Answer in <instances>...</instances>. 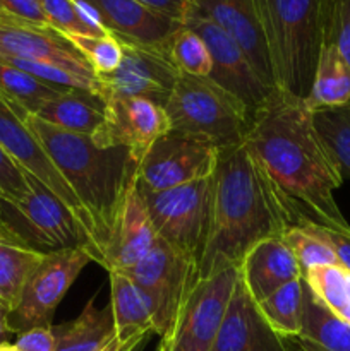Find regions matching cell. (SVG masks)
Wrapping results in <instances>:
<instances>
[{"label": "cell", "instance_id": "7402d4cb", "mask_svg": "<svg viewBox=\"0 0 350 351\" xmlns=\"http://www.w3.org/2000/svg\"><path fill=\"white\" fill-rule=\"evenodd\" d=\"M106 99L98 93L84 89H64L45 103L38 119L62 130L93 137L105 122Z\"/></svg>", "mask_w": 350, "mask_h": 351}, {"label": "cell", "instance_id": "484cf974", "mask_svg": "<svg viewBox=\"0 0 350 351\" xmlns=\"http://www.w3.org/2000/svg\"><path fill=\"white\" fill-rule=\"evenodd\" d=\"M297 338L323 351H350V324L326 308L304 283V314Z\"/></svg>", "mask_w": 350, "mask_h": 351}, {"label": "cell", "instance_id": "3957f363", "mask_svg": "<svg viewBox=\"0 0 350 351\" xmlns=\"http://www.w3.org/2000/svg\"><path fill=\"white\" fill-rule=\"evenodd\" d=\"M91 223V242L96 263L115 233L124 204L137 182V163L124 147H100L89 136L67 132L36 115L24 119Z\"/></svg>", "mask_w": 350, "mask_h": 351}, {"label": "cell", "instance_id": "ba28073f", "mask_svg": "<svg viewBox=\"0 0 350 351\" xmlns=\"http://www.w3.org/2000/svg\"><path fill=\"white\" fill-rule=\"evenodd\" d=\"M91 263H96V257L88 245L48 252L27 280L19 304L7 315L9 331L21 335L50 328L62 298Z\"/></svg>", "mask_w": 350, "mask_h": 351}, {"label": "cell", "instance_id": "836d02e7", "mask_svg": "<svg viewBox=\"0 0 350 351\" xmlns=\"http://www.w3.org/2000/svg\"><path fill=\"white\" fill-rule=\"evenodd\" d=\"M67 36V34H65ZM93 69L96 77L112 74L122 62V43L113 34L105 36H67Z\"/></svg>", "mask_w": 350, "mask_h": 351}, {"label": "cell", "instance_id": "7bdbcfd3", "mask_svg": "<svg viewBox=\"0 0 350 351\" xmlns=\"http://www.w3.org/2000/svg\"><path fill=\"white\" fill-rule=\"evenodd\" d=\"M7 315H9V311L0 304V343L5 341L7 335H10L9 324H7Z\"/></svg>", "mask_w": 350, "mask_h": 351}, {"label": "cell", "instance_id": "60d3db41", "mask_svg": "<svg viewBox=\"0 0 350 351\" xmlns=\"http://www.w3.org/2000/svg\"><path fill=\"white\" fill-rule=\"evenodd\" d=\"M312 226L329 243L333 252L336 254V259H338L340 266L350 273V230L349 232H340V230L316 225V223H312Z\"/></svg>", "mask_w": 350, "mask_h": 351}, {"label": "cell", "instance_id": "9c48e42d", "mask_svg": "<svg viewBox=\"0 0 350 351\" xmlns=\"http://www.w3.org/2000/svg\"><path fill=\"white\" fill-rule=\"evenodd\" d=\"M237 281L235 266L199 280L158 351H213Z\"/></svg>", "mask_w": 350, "mask_h": 351}, {"label": "cell", "instance_id": "8992f818", "mask_svg": "<svg viewBox=\"0 0 350 351\" xmlns=\"http://www.w3.org/2000/svg\"><path fill=\"white\" fill-rule=\"evenodd\" d=\"M0 219L19 242L43 254L82 245L93 249L78 216L30 173L24 197L14 201L0 195Z\"/></svg>", "mask_w": 350, "mask_h": 351}, {"label": "cell", "instance_id": "74e56055", "mask_svg": "<svg viewBox=\"0 0 350 351\" xmlns=\"http://www.w3.org/2000/svg\"><path fill=\"white\" fill-rule=\"evenodd\" d=\"M0 16L12 17L36 26H50L41 9L40 0H0Z\"/></svg>", "mask_w": 350, "mask_h": 351}, {"label": "cell", "instance_id": "ab89813d", "mask_svg": "<svg viewBox=\"0 0 350 351\" xmlns=\"http://www.w3.org/2000/svg\"><path fill=\"white\" fill-rule=\"evenodd\" d=\"M14 346L17 351H55L57 350V336L54 332V326L34 328L21 332Z\"/></svg>", "mask_w": 350, "mask_h": 351}, {"label": "cell", "instance_id": "4fadbf2b", "mask_svg": "<svg viewBox=\"0 0 350 351\" xmlns=\"http://www.w3.org/2000/svg\"><path fill=\"white\" fill-rule=\"evenodd\" d=\"M120 40V38H119ZM124 57L112 74L100 75V95L110 98H148L165 108L178 72L158 47L120 40Z\"/></svg>", "mask_w": 350, "mask_h": 351}, {"label": "cell", "instance_id": "603a6c76", "mask_svg": "<svg viewBox=\"0 0 350 351\" xmlns=\"http://www.w3.org/2000/svg\"><path fill=\"white\" fill-rule=\"evenodd\" d=\"M108 276L117 338L127 343L137 336L154 332L153 307L139 285L124 271H108Z\"/></svg>", "mask_w": 350, "mask_h": 351}, {"label": "cell", "instance_id": "30bf717a", "mask_svg": "<svg viewBox=\"0 0 350 351\" xmlns=\"http://www.w3.org/2000/svg\"><path fill=\"white\" fill-rule=\"evenodd\" d=\"M124 273L129 274L150 298L154 332L165 338L199 281L198 266L158 239L153 250Z\"/></svg>", "mask_w": 350, "mask_h": 351}, {"label": "cell", "instance_id": "4316f807", "mask_svg": "<svg viewBox=\"0 0 350 351\" xmlns=\"http://www.w3.org/2000/svg\"><path fill=\"white\" fill-rule=\"evenodd\" d=\"M45 256L16 240L0 239V304L9 312L19 304L27 280Z\"/></svg>", "mask_w": 350, "mask_h": 351}, {"label": "cell", "instance_id": "b9f144b4", "mask_svg": "<svg viewBox=\"0 0 350 351\" xmlns=\"http://www.w3.org/2000/svg\"><path fill=\"white\" fill-rule=\"evenodd\" d=\"M150 335H151V332H148V335L137 336V338L130 339V341L127 343L126 350H124V351H143L144 346H146L148 339H150Z\"/></svg>", "mask_w": 350, "mask_h": 351}, {"label": "cell", "instance_id": "cb8c5ba5", "mask_svg": "<svg viewBox=\"0 0 350 351\" xmlns=\"http://www.w3.org/2000/svg\"><path fill=\"white\" fill-rule=\"evenodd\" d=\"M54 332L57 336L55 351H102L115 338L112 307L108 304L96 308L91 298L74 321L54 326Z\"/></svg>", "mask_w": 350, "mask_h": 351}, {"label": "cell", "instance_id": "2e32d148", "mask_svg": "<svg viewBox=\"0 0 350 351\" xmlns=\"http://www.w3.org/2000/svg\"><path fill=\"white\" fill-rule=\"evenodd\" d=\"M0 57L48 62L96 77L81 51L64 33L7 16H0Z\"/></svg>", "mask_w": 350, "mask_h": 351}, {"label": "cell", "instance_id": "7a4b0ae2", "mask_svg": "<svg viewBox=\"0 0 350 351\" xmlns=\"http://www.w3.org/2000/svg\"><path fill=\"white\" fill-rule=\"evenodd\" d=\"M213 215L198 278L239 267L256 243L283 237L294 225L266 173L244 144L220 149Z\"/></svg>", "mask_w": 350, "mask_h": 351}, {"label": "cell", "instance_id": "bcb514c9", "mask_svg": "<svg viewBox=\"0 0 350 351\" xmlns=\"http://www.w3.org/2000/svg\"><path fill=\"white\" fill-rule=\"evenodd\" d=\"M0 351H17V350H16V346H14V345L3 341V343H0Z\"/></svg>", "mask_w": 350, "mask_h": 351}, {"label": "cell", "instance_id": "83f0119b", "mask_svg": "<svg viewBox=\"0 0 350 351\" xmlns=\"http://www.w3.org/2000/svg\"><path fill=\"white\" fill-rule=\"evenodd\" d=\"M64 89L71 88L47 84L0 57V96L12 105L23 119L27 115H36L45 103Z\"/></svg>", "mask_w": 350, "mask_h": 351}, {"label": "cell", "instance_id": "d6a6232c", "mask_svg": "<svg viewBox=\"0 0 350 351\" xmlns=\"http://www.w3.org/2000/svg\"><path fill=\"white\" fill-rule=\"evenodd\" d=\"M281 239L292 250L302 269V276L307 269L316 266H340L336 254L329 243L314 230L312 223L292 225Z\"/></svg>", "mask_w": 350, "mask_h": 351}, {"label": "cell", "instance_id": "f546056e", "mask_svg": "<svg viewBox=\"0 0 350 351\" xmlns=\"http://www.w3.org/2000/svg\"><path fill=\"white\" fill-rule=\"evenodd\" d=\"M167 60L177 69L178 74L208 77L211 74V57L208 47L198 33L182 24L174 34L158 45Z\"/></svg>", "mask_w": 350, "mask_h": 351}, {"label": "cell", "instance_id": "44dd1931", "mask_svg": "<svg viewBox=\"0 0 350 351\" xmlns=\"http://www.w3.org/2000/svg\"><path fill=\"white\" fill-rule=\"evenodd\" d=\"M156 242L158 235L144 208L136 182L127 195L115 233L103 254L102 267H105L106 273L129 269L148 256Z\"/></svg>", "mask_w": 350, "mask_h": 351}, {"label": "cell", "instance_id": "e0dca14e", "mask_svg": "<svg viewBox=\"0 0 350 351\" xmlns=\"http://www.w3.org/2000/svg\"><path fill=\"white\" fill-rule=\"evenodd\" d=\"M199 10L218 24L246 53L254 71L277 89L266 36L254 0H196Z\"/></svg>", "mask_w": 350, "mask_h": 351}, {"label": "cell", "instance_id": "f6af8a7d", "mask_svg": "<svg viewBox=\"0 0 350 351\" xmlns=\"http://www.w3.org/2000/svg\"><path fill=\"white\" fill-rule=\"evenodd\" d=\"M0 239H9V240H16V242H19V240H17L16 237H14L12 233L9 232V230H7V226L3 225L2 219H0ZM21 243H23V242H21Z\"/></svg>", "mask_w": 350, "mask_h": 351}, {"label": "cell", "instance_id": "5bb4252c", "mask_svg": "<svg viewBox=\"0 0 350 351\" xmlns=\"http://www.w3.org/2000/svg\"><path fill=\"white\" fill-rule=\"evenodd\" d=\"M170 132L161 105L148 98H110L103 125L91 137L100 147H124L137 163L160 137Z\"/></svg>", "mask_w": 350, "mask_h": 351}, {"label": "cell", "instance_id": "d590c367", "mask_svg": "<svg viewBox=\"0 0 350 351\" xmlns=\"http://www.w3.org/2000/svg\"><path fill=\"white\" fill-rule=\"evenodd\" d=\"M325 43L335 45L350 65V0H326Z\"/></svg>", "mask_w": 350, "mask_h": 351}, {"label": "cell", "instance_id": "ac0fdd59", "mask_svg": "<svg viewBox=\"0 0 350 351\" xmlns=\"http://www.w3.org/2000/svg\"><path fill=\"white\" fill-rule=\"evenodd\" d=\"M213 351H295V348L264 321L257 304L249 297L239 278Z\"/></svg>", "mask_w": 350, "mask_h": 351}, {"label": "cell", "instance_id": "f35d334b", "mask_svg": "<svg viewBox=\"0 0 350 351\" xmlns=\"http://www.w3.org/2000/svg\"><path fill=\"white\" fill-rule=\"evenodd\" d=\"M137 2L180 24L187 23L189 17L198 10L196 0H137Z\"/></svg>", "mask_w": 350, "mask_h": 351}, {"label": "cell", "instance_id": "e575fe53", "mask_svg": "<svg viewBox=\"0 0 350 351\" xmlns=\"http://www.w3.org/2000/svg\"><path fill=\"white\" fill-rule=\"evenodd\" d=\"M48 24L67 36H100L79 16L74 0H40Z\"/></svg>", "mask_w": 350, "mask_h": 351}, {"label": "cell", "instance_id": "9a60e30c", "mask_svg": "<svg viewBox=\"0 0 350 351\" xmlns=\"http://www.w3.org/2000/svg\"><path fill=\"white\" fill-rule=\"evenodd\" d=\"M0 146L24 171L38 178L45 187L50 189L78 216V219L88 232L89 240H91V223H89L88 215L82 209L81 202L78 201L65 178L57 170V167L50 160L36 136L31 132L23 117L2 96H0Z\"/></svg>", "mask_w": 350, "mask_h": 351}, {"label": "cell", "instance_id": "f1b7e54d", "mask_svg": "<svg viewBox=\"0 0 350 351\" xmlns=\"http://www.w3.org/2000/svg\"><path fill=\"white\" fill-rule=\"evenodd\" d=\"M261 315L275 332L285 339L297 338L304 314V280H294L257 302Z\"/></svg>", "mask_w": 350, "mask_h": 351}, {"label": "cell", "instance_id": "5b68a950", "mask_svg": "<svg viewBox=\"0 0 350 351\" xmlns=\"http://www.w3.org/2000/svg\"><path fill=\"white\" fill-rule=\"evenodd\" d=\"M170 130L202 139L218 149L240 146L250 127L249 110L209 77L178 74L165 105Z\"/></svg>", "mask_w": 350, "mask_h": 351}, {"label": "cell", "instance_id": "ffe728a7", "mask_svg": "<svg viewBox=\"0 0 350 351\" xmlns=\"http://www.w3.org/2000/svg\"><path fill=\"white\" fill-rule=\"evenodd\" d=\"M239 278L254 302H261L294 280H301L302 269L281 237L256 243L244 256Z\"/></svg>", "mask_w": 350, "mask_h": 351}, {"label": "cell", "instance_id": "52a82bcc", "mask_svg": "<svg viewBox=\"0 0 350 351\" xmlns=\"http://www.w3.org/2000/svg\"><path fill=\"white\" fill-rule=\"evenodd\" d=\"M137 191L158 239L199 267L211 226L213 175L165 191H146L139 185Z\"/></svg>", "mask_w": 350, "mask_h": 351}, {"label": "cell", "instance_id": "4dcf8cb0", "mask_svg": "<svg viewBox=\"0 0 350 351\" xmlns=\"http://www.w3.org/2000/svg\"><path fill=\"white\" fill-rule=\"evenodd\" d=\"M305 287L326 308L350 324V273L342 266H316L302 276Z\"/></svg>", "mask_w": 350, "mask_h": 351}, {"label": "cell", "instance_id": "1f68e13d", "mask_svg": "<svg viewBox=\"0 0 350 351\" xmlns=\"http://www.w3.org/2000/svg\"><path fill=\"white\" fill-rule=\"evenodd\" d=\"M319 136L331 151L343 178H350V103L312 112Z\"/></svg>", "mask_w": 350, "mask_h": 351}, {"label": "cell", "instance_id": "6da1fadb", "mask_svg": "<svg viewBox=\"0 0 350 351\" xmlns=\"http://www.w3.org/2000/svg\"><path fill=\"white\" fill-rule=\"evenodd\" d=\"M244 146L263 168L294 225L316 223L349 232L335 201L343 175L304 99L277 89L253 115Z\"/></svg>", "mask_w": 350, "mask_h": 351}, {"label": "cell", "instance_id": "d4e9b609", "mask_svg": "<svg viewBox=\"0 0 350 351\" xmlns=\"http://www.w3.org/2000/svg\"><path fill=\"white\" fill-rule=\"evenodd\" d=\"M304 101L311 112L350 103V65L335 45L323 47L311 91Z\"/></svg>", "mask_w": 350, "mask_h": 351}, {"label": "cell", "instance_id": "277c9868", "mask_svg": "<svg viewBox=\"0 0 350 351\" xmlns=\"http://www.w3.org/2000/svg\"><path fill=\"white\" fill-rule=\"evenodd\" d=\"M278 91L305 99L325 47L326 0H254Z\"/></svg>", "mask_w": 350, "mask_h": 351}, {"label": "cell", "instance_id": "7c38bea8", "mask_svg": "<svg viewBox=\"0 0 350 351\" xmlns=\"http://www.w3.org/2000/svg\"><path fill=\"white\" fill-rule=\"evenodd\" d=\"M185 26L198 33L208 47L211 57V74L208 77L239 98L253 117L277 89L259 77L242 48L218 24L202 14L199 7L189 17Z\"/></svg>", "mask_w": 350, "mask_h": 351}, {"label": "cell", "instance_id": "8d00e7d4", "mask_svg": "<svg viewBox=\"0 0 350 351\" xmlns=\"http://www.w3.org/2000/svg\"><path fill=\"white\" fill-rule=\"evenodd\" d=\"M0 191L3 197L17 199L24 197L27 192V171H24L9 154L0 146Z\"/></svg>", "mask_w": 350, "mask_h": 351}, {"label": "cell", "instance_id": "7dc6e473", "mask_svg": "<svg viewBox=\"0 0 350 351\" xmlns=\"http://www.w3.org/2000/svg\"><path fill=\"white\" fill-rule=\"evenodd\" d=\"M0 195H3V194H2V191H0Z\"/></svg>", "mask_w": 350, "mask_h": 351}, {"label": "cell", "instance_id": "ee69618b", "mask_svg": "<svg viewBox=\"0 0 350 351\" xmlns=\"http://www.w3.org/2000/svg\"><path fill=\"white\" fill-rule=\"evenodd\" d=\"M127 343H129V341H127ZM127 343H122V341H120V339L115 336V338H113L112 341H110L108 345H106L105 348H103L102 351H124V350H126Z\"/></svg>", "mask_w": 350, "mask_h": 351}, {"label": "cell", "instance_id": "d6986e66", "mask_svg": "<svg viewBox=\"0 0 350 351\" xmlns=\"http://www.w3.org/2000/svg\"><path fill=\"white\" fill-rule=\"evenodd\" d=\"M96 10L103 26L113 36L132 43L158 47L170 34H174L180 23L154 10L148 9L137 0H81Z\"/></svg>", "mask_w": 350, "mask_h": 351}, {"label": "cell", "instance_id": "8fae6325", "mask_svg": "<svg viewBox=\"0 0 350 351\" xmlns=\"http://www.w3.org/2000/svg\"><path fill=\"white\" fill-rule=\"evenodd\" d=\"M218 153V147L206 141L170 130L141 160L137 185L156 192L208 178L215 173Z\"/></svg>", "mask_w": 350, "mask_h": 351}]
</instances>
